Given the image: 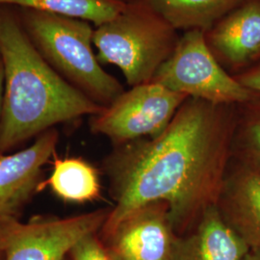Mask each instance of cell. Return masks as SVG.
Wrapping results in <instances>:
<instances>
[{"instance_id": "19", "label": "cell", "mask_w": 260, "mask_h": 260, "mask_svg": "<svg viewBox=\"0 0 260 260\" xmlns=\"http://www.w3.org/2000/svg\"><path fill=\"white\" fill-rule=\"evenodd\" d=\"M21 224L19 221H0V251L7 249Z\"/></svg>"}, {"instance_id": "6", "label": "cell", "mask_w": 260, "mask_h": 260, "mask_svg": "<svg viewBox=\"0 0 260 260\" xmlns=\"http://www.w3.org/2000/svg\"><path fill=\"white\" fill-rule=\"evenodd\" d=\"M187 99L154 82L130 87L91 116L90 129L107 137L114 146L152 138L167 128Z\"/></svg>"}, {"instance_id": "18", "label": "cell", "mask_w": 260, "mask_h": 260, "mask_svg": "<svg viewBox=\"0 0 260 260\" xmlns=\"http://www.w3.org/2000/svg\"><path fill=\"white\" fill-rule=\"evenodd\" d=\"M233 76L244 87L260 94V60Z\"/></svg>"}, {"instance_id": "22", "label": "cell", "mask_w": 260, "mask_h": 260, "mask_svg": "<svg viewBox=\"0 0 260 260\" xmlns=\"http://www.w3.org/2000/svg\"><path fill=\"white\" fill-rule=\"evenodd\" d=\"M0 260H5V251H0Z\"/></svg>"}, {"instance_id": "1", "label": "cell", "mask_w": 260, "mask_h": 260, "mask_svg": "<svg viewBox=\"0 0 260 260\" xmlns=\"http://www.w3.org/2000/svg\"><path fill=\"white\" fill-rule=\"evenodd\" d=\"M238 105L188 98L152 138L114 146L104 158L114 206L99 234L143 205L163 202L178 235L217 205L233 160Z\"/></svg>"}, {"instance_id": "11", "label": "cell", "mask_w": 260, "mask_h": 260, "mask_svg": "<svg viewBox=\"0 0 260 260\" xmlns=\"http://www.w3.org/2000/svg\"><path fill=\"white\" fill-rule=\"evenodd\" d=\"M217 207L251 250L260 251V167L233 159Z\"/></svg>"}, {"instance_id": "10", "label": "cell", "mask_w": 260, "mask_h": 260, "mask_svg": "<svg viewBox=\"0 0 260 260\" xmlns=\"http://www.w3.org/2000/svg\"><path fill=\"white\" fill-rule=\"evenodd\" d=\"M207 47L230 74L260 60V0H248L205 32Z\"/></svg>"}, {"instance_id": "7", "label": "cell", "mask_w": 260, "mask_h": 260, "mask_svg": "<svg viewBox=\"0 0 260 260\" xmlns=\"http://www.w3.org/2000/svg\"><path fill=\"white\" fill-rule=\"evenodd\" d=\"M99 236L113 260H173L179 235L167 204L154 202L132 211Z\"/></svg>"}, {"instance_id": "8", "label": "cell", "mask_w": 260, "mask_h": 260, "mask_svg": "<svg viewBox=\"0 0 260 260\" xmlns=\"http://www.w3.org/2000/svg\"><path fill=\"white\" fill-rule=\"evenodd\" d=\"M111 209L101 208L73 217L36 216L22 223L5 250V260H65L75 245L99 233Z\"/></svg>"}, {"instance_id": "12", "label": "cell", "mask_w": 260, "mask_h": 260, "mask_svg": "<svg viewBox=\"0 0 260 260\" xmlns=\"http://www.w3.org/2000/svg\"><path fill=\"white\" fill-rule=\"evenodd\" d=\"M250 251L213 205L191 231L178 236L173 260H245Z\"/></svg>"}, {"instance_id": "5", "label": "cell", "mask_w": 260, "mask_h": 260, "mask_svg": "<svg viewBox=\"0 0 260 260\" xmlns=\"http://www.w3.org/2000/svg\"><path fill=\"white\" fill-rule=\"evenodd\" d=\"M150 82L219 105H239L260 96L224 70L207 47L205 32L198 29L180 35L173 54Z\"/></svg>"}, {"instance_id": "9", "label": "cell", "mask_w": 260, "mask_h": 260, "mask_svg": "<svg viewBox=\"0 0 260 260\" xmlns=\"http://www.w3.org/2000/svg\"><path fill=\"white\" fill-rule=\"evenodd\" d=\"M59 133L50 128L27 149L0 154V221H19L24 207L42 189L43 167L56 153Z\"/></svg>"}, {"instance_id": "24", "label": "cell", "mask_w": 260, "mask_h": 260, "mask_svg": "<svg viewBox=\"0 0 260 260\" xmlns=\"http://www.w3.org/2000/svg\"><path fill=\"white\" fill-rule=\"evenodd\" d=\"M65 260H67V258H66V259H65Z\"/></svg>"}, {"instance_id": "14", "label": "cell", "mask_w": 260, "mask_h": 260, "mask_svg": "<svg viewBox=\"0 0 260 260\" xmlns=\"http://www.w3.org/2000/svg\"><path fill=\"white\" fill-rule=\"evenodd\" d=\"M248 0H149L178 31H207Z\"/></svg>"}, {"instance_id": "17", "label": "cell", "mask_w": 260, "mask_h": 260, "mask_svg": "<svg viewBox=\"0 0 260 260\" xmlns=\"http://www.w3.org/2000/svg\"><path fill=\"white\" fill-rule=\"evenodd\" d=\"M71 260H113L105 250L99 233H92L78 242L69 253Z\"/></svg>"}, {"instance_id": "20", "label": "cell", "mask_w": 260, "mask_h": 260, "mask_svg": "<svg viewBox=\"0 0 260 260\" xmlns=\"http://www.w3.org/2000/svg\"><path fill=\"white\" fill-rule=\"evenodd\" d=\"M3 93H4V67L0 59V118H1V111H2Z\"/></svg>"}, {"instance_id": "4", "label": "cell", "mask_w": 260, "mask_h": 260, "mask_svg": "<svg viewBox=\"0 0 260 260\" xmlns=\"http://www.w3.org/2000/svg\"><path fill=\"white\" fill-rule=\"evenodd\" d=\"M179 31L149 0H127L116 18L93 30L102 65L118 67L130 87L149 83L173 54Z\"/></svg>"}, {"instance_id": "13", "label": "cell", "mask_w": 260, "mask_h": 260, "mask_svg": "<svg viewBox=\"0 0 260 260\" xmlns=\"http://www.w3.org/2000/svg\"><path fill=\"white\" fill-rule=\"evenodd\" d=\"M51 174L46 182L52 193L69 204L83 205L103 195L101 175L96 168L82 157H59L54 154Z\"/></svg>"}, {"instance_id": "16", "label": "cell", "mask_w": 260, "mask_h": 260, "mask_svg": "<svg viewBox=\"0 0 260 260\" xmlns=\"http://www.w3.org/2000/svg\"><path fill=\"white\" fill-rule=\"evenodd\" d=\"M233 159L260 167V96L237 106Z\"/></svg>"}, {"instance_id": "23", "label": "cell", "mask_w": 260, "mask_h": 260, "mask_svg": "<svg viewBox=\"0 0 260 260\" xmlns=\"http://www.w3.org/2000/svg\"><path fill=\"white\" fill-rule=\"evenodd\" d=\"M0 59H1V53H0Z\"/></svg>"}, {"instance_id": "21", "label": "cell", "mask_w": 260, "mask_h": 260, "mask_svg": "<svg viewBox=\"0 0 260 260\" xmlns=\"http://www.w3.org/2000/svg\"><path fill=\"white\" fill-rule=\"evenodd\" d=\"M245 260H260V251L251 250Z\"/></svg>"}, {"instance_id": "3", "label": "cell", "mask_w": 260, "mask_h": 260, "mask_svg": "<svg viewBox=\"0 0 260 260\" xmlns=\"http://www.w3.org/2000/svg\"><path fill=\"white\" fill-rule=\"evenodd\" d=\"M18 17L47 64L93 103L106 107L125 91L93 52L90 22L27 8H19Z\"/></svg>"}, {"instance_id": "15", "label": "cell", "mask_w": 260, "mask_h": 260, "mask_svg": "<svg viewBox=\"0 0 260 260\" xmlns=\"http://www.w3.org/2000/svg\"><path fill=\"white\" fill-rule=\"evenodd\" d=\"M126 4L127 0H0V6H17L82 19L95 27L116 18Z\"/></svg>"}, {"instance_id": "2", "label": "cell", "mask_w": 260, "mask_h": 260, "mask_svg": "<svg viewBox=\"0 0 260 260\" xmlns=\"http://www.w3.org/2000/svg\"><path fill=\"white\" fill-rule=\"evenodd\" d=\"M4 93L0 154L59 123L93 116L104 107L66 81L38 52L18 14L0 6Z\"/></svg>"}]
</instances>
